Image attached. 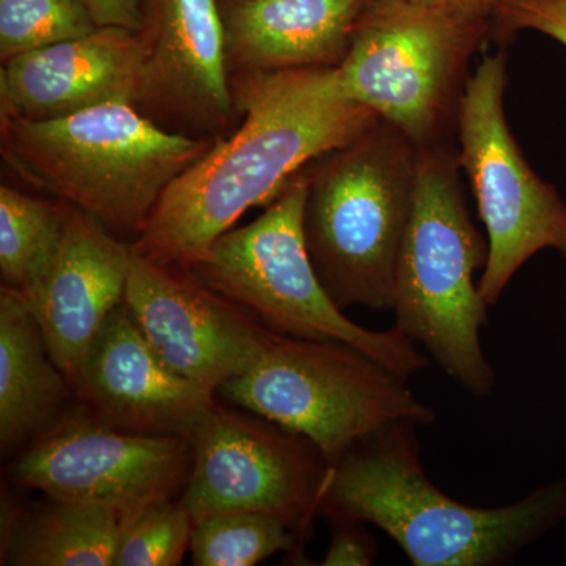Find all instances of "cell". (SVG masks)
Segmentation results:
<instances>
[{
    "mask_svg": "<svg viewBox=\"0 0 566 566\" xmlns=\"http://www.w3.org/2000/svg\"><path fill=\"white\" fill-rule=\"evenodd\" d=\"M240 128L219 137L163 193L133 251L188 271L251 208L379 120L340 91L335 69L232 74Z\"/></svg>",
    "mask_w": 566,
    "mask_h": 566,
    "instance_id": "1",
    "label": "cell"
},
{
    "mask_svg": "<svg viewBox=\"0 0 566 566\" xmlns=\"http://www.w3.org/2000/svg\"><path fill=\"white\" fill-rule=\"evenodd\" d=\"M419 424H386L331 465L318 515L370 523L415 566H499L566 517V480L513 504L483 509L447 495L420 463Z\"/></svg>",
    "mask_w": 566,
    "mask_h": 566,
    "instance_id": "2",
    "label": "cell"
},
{
    "mask_svg": "<svg viewBox=\"0 0 566 566\" xmlns=\"http://www.w3.org/2000/svg\"><path fill=\"white\" fill-rule=\"evenodd\" d=\"M2 158L35 188L139 237L166 189L214 140L169 132L132 103L54 118H0Z\"/></svg>",
    "mask_w": 566,
    "mask_h": 566,
    "instance_id": "3",
    "label": "cell"
},
{
    "mask_svg": "<svg viewBox=\"0 0 566 566\" xmlns=\"http://www.w3.org/2000/svg\"><path fill=\"white\" fill-rule=\"evenodd\" d=\"M419 147L379 118L304 169L303 232L335 304L392 311L395 270L415 205Z\"/></svg>",
    "mask_w": 566,
    "mask_h": 566,
    "instance_id": "4",
    "label": "cell"
},
{
    "mask_svg": "<svg viewBox=\"0 0 566 566\" xmlns=\"http://www.w3.org/2000/svg\"><path fill=\"white\" fill-rule=\"evenodd\" d=\"M458 169L444 145L419 148L415 205L395 270L394 327L465 392L485 398L495 374L480 342L490 307L475 274L485 268L488 244L469 214Z\"/></svg>",
    "mask_w": 566,
    "mask_h": 566,
    "instance_id": "5",
    "label": "cell"
},
{
    "mask_svg": "<svg viewBox=\"0 0 566 566\" xmlns=\"http://www.w3.org/2000/svg\"><path fill=\"white\" fill-rule=\"evenodd\" d=\"M305 196L307 180L301 170L260 218L223 233L189 273L274 333L353 346L406 379L430 367L397 327L359 326L324 290L305 248Z\"/></svg>",
    "mask_w": 566,
    "mask_h": 566,
    "instance_id": "6",
    "label": "cell"
},
{
    "mask_svg": "<svg viewBox=\"0 0 566 566\" xmlns=\"http://www.w3.org/2000/svg\"><path fill=\"white\" fill-rule=\"evenodd\" d=\"M219 392L253 415L304 436L333 465L360 439L394 422L434 423L403 378L338 342L275 334L248 374Z\"/></svg>",
    "mask_w": 566,
    "mask_h": 566,
    "instance_id": "7",
    "label": "cell"
},
{
    "mask_svg": "<svg viewBox=\"0 0 566 566\" xmlns=\"http://www.w3.org/2000/svg\"><path fill=\"white\" fill-rule=\"evenodd\" d=\"M485 31L409 0H368L335 66L338 85L417 147L441 145Z\"/></svg>",
    "mask_w": 566,
    "mask_h": 566,
    "instance_id": "8",
    "label": "cell"
},
{
    "mask_svg": "<svg viewBox=\"0 0 566 566\" xmlns=\"http://www.w3.org/2000/svg\"><path fill=\"white\" fill-rule=\"evenodd\" d=\"M506 57L485 55L458 107V164L474 192L488 234L480 296L494 307L520 268L553 249L566 256V203L524 158L504 111Z\"/></svg>",
    "mask_w": 566,
    "mask_h": 566,
    "instance_id": "9",
    "label": "cell"
},
{
    "mask_svg": "<svg viewBox=\"0 0 566 566\" xmlns=\"http://www.w3.org/2000/svg\"><path fill=\"white\" fill-rule=\"evenodd\" d=\"M264 420L216 403L189 434L192 468L180 502L193 524L221 513H263L305 538L331 465L314 442Z\"/></svg>",
    "mask_w": 566,
    "mask_h": 566,
    "instance_id": "10",
    "label": "cell"
},
{
    "mask_svg": "<svg viewBox=\"0 0 566 566\" xmlns=\"http://www.w3.org/2000/svg\"><path fill=\"white\" fill-rule=\"evenodd\" d=\"M192 468L185 436L115 430L84 415L48 431L13 465L21 486L133 517L182 493Z\"/></svg>",
    "mask_w": 566,
    "mask_h": 566,
    "instance_id": "11",
    "label": "cell"
},
{
    "mask_svg": "<svg viewBox=\"0 0 566 566\" xmlns=\"http://www.w3.org/2000/svg\"><path fill=\"white\" fill-rule=\"evenodd\" d=\"M125 303L164 363L214 394L248 374L277 334L188 271L134 251Z\"/></svg>",
    "mask_w": 566,
    "mask_h": 566,
    "instance_id": "12",
    "label": "cell"
},
{
    "mask_svg": "<svg viewBox=\"0 0 566 566\" xmlns=\"http://www.w3.org/2000/svg\"><path fill=\"white\" fill-rule=\"evenodd\" d=\"M145 55L136 104L169 132L216 140L241 117L221 0H144Z\"/></svg>",
    "mask_w": 566,
    "mask_h": 566,
    "instance_id": "13",
    "label": "cell"
},
{
    "mask_svg": "<svg viewBox=\"0 0 566 566\" xmlns=\"http://www.w3.org/2000/svg\"><path fill=\"white\" fill-rule=\"evenodd\" d=\"M74 394L88 415L115 430L189 434L214 408V392L175 374L122 303L91 346Z\"/></svg>",
    "mask_w": 566,
    "mask_h": 566,
    "instance_id": "14",
    "label": "cell"
},
{
    "mask_svg": "<svg viewBox=\"0 0 566 566\" xmlns=\"http://www.w3.org/2000/svg\"><path fill=\"white\" fill-rule=\"evenodd\" d=\"M144 55L140 32L118 25L18 55L0 70V118L44 122L136 104Z\"/></svg>",
    "mask_w": 566,
    "mask_h": 566,
    "instance_id": "15",
    "label": "cell"
},
{
    "mask_svg": "<svg viewBox=\"0 0 566 566\" xmlns=\"http://www.w3.org/2000/svg\"><path fill=\"white\" fill-rule=\"evenodd\" d=\"M132 259V245L70 205L57 260L29 303L52 359L73 389L107 316L125 303Z\"/></svg>",
    "mask_w": 566,
    "mask_h": 566,
    "instance_id": "16",
    "label": "cell"
},
{
    "mask_svg": "<svg viewBox=\"0 0 566 566\" xmlns=\"http://www.w3.org/2000/svg\"><path fill=\"white\" fill-rule=\"evenodd\" d=\"M368 0H221L230 73L335 69Z\"/></svg>",
    "mask_w": 566,
    "mask_h": 566,
    "instance_id": "17",
    "label": "cell"
},
{
    "mask_svg": "<svg viewBox=\"0 0 566 566\" xmlns=\"http://www.w3.org/2000/svg\"><path fill=\"white\" fill-rule=\"evenodd\" d=\"M74 392L24 294L0 286V444L44 430Z\"/></svg>",
    "mask_w": 566,
    "mask_h": 566,
    "instance_id": "18",
    "label": "cell"
},
{
    "mask_svg": "<svg viewBox=\"0 0 566 566\" xmlns=\"http://www.w3.org/2000/svg\"><path fill=\"white\" fill-rule=\"evenodd\" d=\"M125 515L109 506L52 501L35 512H9L2 565L114 566Z\"/></svg>",
    "mask_w": 566,
    "mask_h": 566,
    "instance_id": "19",
    "label": "cell"
},
{
    "mask_svg": "<svg viewBox=\"0 0 566 566\" xmlns=\"http://www.w3.org/2000/svg\"><path fill=\"white\" fill-rule=\"evenodd\" d=\"M70 205L52 203L0 186L2 285L32 300L50 275L65 234Z\"/></svg>",
    "mask_w": 566,
    "mask_h": 566,
    "instance_id": "20",
    "label": "cell"
},
{
    "mask_svg": "<svg viewBox=\"0 0 566 566\" xmlns=\"http://www.w3.org/2000/svg\"><path fill=\"white\" fill-rule=\"evenodd\" d=\"M296 534L279 517L234 512L193 524L191 549L197 566H253L296 547Z\"/></svg>",
    "mask_w": 566,
    "mask_h": 566,
    "instance_id": "21",
    "label": "cell"
},
{
    "mask_svg": "<svg viewBox=\"0 0 566 566\" xmlns=\"http://www.w3.org/2000/svg\"><path fill=\"white\" fill-rule=\"evenodd\" d=\"M96 28L84 0H0V59L9 62Z\"/></svg>",
    "mask_w": 566,
    "mask_h": 566,
    "instance_id": "22",
    "label": "cell"
},
{
    "mask_svg": "<svg viewBox=\"0 0 566 566\" xmlns=\"http://www.w3.org/2000/svg\"><path fill=\"white\" fill-rule=\"evenodd\" d=\"M193 521L181 502L159 501L126 520L114 566H177L191 547Z\"/></svg>",
    "mask_w": 566,
    "mask_h": 566,
    "instance_id": "23",
    "label": "cell"
},
{
    "mask_svg": "<svg viewBox=\"0 0 566 566\" xmlns=\"http://www.w3.org/2000/svg\"><path fill=\"white\" fill-rule=\"evenodd\" d=\"M495 17L506 28L545 33L566 46V0H502Z\"/></svg>",
    "mask_w": 566,
    "mask_h": 566,
    "instance_id": "24",
    "label": "cell"
},
{
    "mask_svg": "<svg viewBox=\"0 0 566 566\" xmlns=\"http://www.w3.org/2000/svg\"><path fill=\"white\" fill-rule=\"evenodd\" d=\"M333 539L324 556L323 566H368L376 557L375 539L367 534L364 523L334 521Z\"/></svg>",
    "mask_w": 566,
    "mask_h": 566,
    "instance_id": "25",
    "label": "cell"
},
{
    "mask_svg": "<svg viewBox=\"0 0 566 566\" xmlns=\"http://www.w3.org/2000/svg\"><path fill=\"white\" fill-rule=\"evenodd\" d=\"M142 2L144 0H84L98 25H118V28L140 31Z\"/></svg>",
    "mask_w": 566,
    "mask_h": 566,
    "instance_id": "26",
    "label": "cell"
},
{
    "mask_svg": "<svg viewBox=\"0 0 566 566\" xmlns=\"http://www.w3.org/2000/svg\"><path fill=\"white\" fill-rule=\"evenodd\" d=\"M409 2L441 11L460 21L486 24L488 18L495 14L502 0H409Z\"/></svg>",
    "mask_w": 566,
    "mask_h": 566,
    "instance_id": "27",
    "label": "cell"
}]
</instances>
